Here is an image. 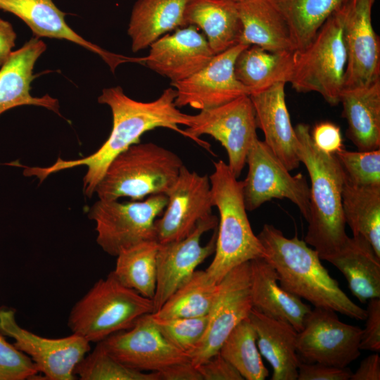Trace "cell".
I'll list each match as a JSON object with an SVG mask.
<instances>
[{"label": "cell", "mask_w": 380, "mask_h": 380, "mask_svg": "<svg viewBox=\"0 0 380 380\" xmlns=\"http://www.w3.org/2000/svg\"><path fill=\"white\" fill-rule=\"evenodd\" d=\"M176 96V90L170 87L157 99L141 102L127 96L119 86L103 89L98 102L110 108L113 127L102 146L92 154L81 158L66 160L58 158L49 167H24V175L37 177L42 182L52 173L84 165L87 170L83 178V191L87 197H91L113 159L130 146L139 143L141 135L147 131L165 127L189 138L179 125L190 127L192 115L178 109L175 104Z\"/></svg>", "instance_id": "1"}, {"label": "cell", "mask_w": 380, "mask_h": 380, "mask_svg": "<svg viewBox=\"0 0 380 380\" xmlns=\"http://www.w3.org/2000/svg\"><path fill=\"white\" fill-rule=\"evenodd\" d=\"M274 268L279 285L317 308L331 309L365 320L366 309L355 304L321 263L317 251L297 236L286 238L272 224H265L257 235Z\"/></svg>", "instance_id": "2"}, {"label": "cell", "mask_w": 380, "mask_h": 380, "mask_svg": "<svg viewBox=\"0 0 380 380\" xmlns=\"http://www.w3.org/2000/svg\"><path fill=\"white\" fill-rule=\"evenodd\" d=\"M298 155L308 172L310 212L304 241L316 250L321 260L336 254L348 238L342 208L345 172L335 154L326 153L312 142L310 127H295Z\"/></svg>", "instance_id": "3"}, {"label": "cell", "mask_w": 380, "mask_h": 380, "mask_svg": "<svg viewBox=\"0 0 380 380\" xmlns=\"http://www.w3.org/2000/svg\"><path fill=\"white\" fill-rule=\"evenodd\" d=\"M213 165L215 170L209 178L213 205L220 219L215 256L205 272L212 282L218 284L234 267L265 258L266 253L248 220L242 181L237 180L224 161Z\"/></svg>", "instance_id": "4"}, {"label": "cell", "mask_w": 380, "mask_h": 380, "mask_svg": "<svg viewBox=\"0 0 380 380\" xmlns=\"http://www.w3.org/2000/svg\"><path fill=\"white\" fill-rule=\"evenodd\" d=\"M183 165L175 153L152 142H139L113 159L95 193L103 201L122 197L138 201L147 196L165 194Z\"/></svg>", "instance_id": "5"}, {"label": "cell", "mask_w": 380, "mask_h": 380, "mask_svg": "<svg viewBox=\"0 0 380 380\" xmlns=\"http://www.w3.org/2000/svg\"><path fill=\"white\" fill-rule=\"evenodd\" d=\"M153 312V300L122 285L112 272L97 281L70 310L68 325L89 343L131 328L141 316Z\"/></svg>", "instance_id": "6"}, {"label": "cell", "mask_w": 380, "mask_h": 380, "mask_svg": "<svg viewBox=\"0 0 380 380\" xmlns=\"http://www.w3.org/2000/svg\"><path fill=\"white\" fill-rule=\"evenodd\" d=\"M342 6L325 21L305 49L295 51L289 82L298 92L319 94L331 106L339 103L344 88L347 55Z\"/></svg>", "instance_id": "7"}, {"label": "cell", "mask_w": 380, "mask_h": 380, "mask_svg": "<svg viewBox=\"0 0 380 380\" xmlns=\"http://www.w3.org/2000/svg\"><path fill=\"white\" fill-rule=\"evenodd\" d=\"M167 202L165 194L124 203L99 199L88 212L96 224L97 243L106 253L116 256L125 248L155 240L154 222Z\"/></svg>", "instance_id": "8"}, {"label": "cell", "mask_w": 380, "mask_h": 380, "mask_svg": "<svg viewBox=\"0 0 380 380\" xmlns=\"http://www.w3.org/2000/svg\"><path fill=\"white\" fill-rule=\"evenodd\" d=\"M254 108L249 96H241L227 103L202 110L192 115V124L185 129L189 139L210 149V144L199 139L208 134L220 142L228 156V166L238 178L254 141L258 139Z\"/></svg>", "instance_id": "9"}, {"label": "cell", "mask_w": 380, "mask_h": 380, "mask_svg": "<svg viewBox=\"0 0 380 380\" xmlns=\"http://www.w3.org/2000/svg\"><path fill=\"white\" fill-rule=\"evenodd\" d=\"M246 163L248 171L242 183L246 210H254L272 198H287L308 220L310 190L301 172L292 175L264 141L258 139L249 149Z\"/></svg>", "instance_id": "10"}, {"label": "cell", "mask_w": 380, "mask_h": 380, "mask_svg": "<svg viewBox=\"0 0 380 380\" xmlns=\"http://www.w3.org/2000/svg\"><path fill=\"white\" fill-rule=\"evenodd\" d=\"M362 331L341 322L334 310L315 307L298 332L297 354L304 362L346 367L360 355Z\"/></svg>", "instance_id": "11"}, {"label": "cell", "mask_w": 380, "mask_h": 380, "mask_svg": "<svg viewBox=\"0 0 380 380\" xmlns=\"http://www.w3.org/2000/svg\"><path fill=\"white\" fill-rule=\"evenodd\" d=\"M0 333L13 338V345L29 356L49 380L75 379L77 365L90 350V343L73 333L49 338L23 329L16 322L15 310L6 306L0 307Z\"/></svg>", "instance_id": "12"}, {"label": "cell", "mask_w": 380, "mask_h": 380, "mask_svg": "<svg viewBox=\"0 0 380 380\" xmlns=\"http://www.w3.org/2000/svg\"><path fill=\"white\" fill-rule=\"evenodd\" d=\"M218 219L216 215L201 220L182 239L159 243L157 279L153 298V312L215 253Z\"/></svg>", "instance_id": "13"}, {"label": "cell", "mask_w": 380, "mask_h": 380, "mask_svg": "<svg viewBox=\"0 0 380 380\" xmlns=\"http://www.w3.org/2000/svg\"><path fill=\"white\" fill-rule=\"evenodd\" d=\"M252 308L248 261L232 269L219 282L216 298L208 315L206 330L189 354L192 364L198 367L219 353L227 336L249 316Z\"/></svg>", "instance_id": "14"}, {"label": "cell", "mask_w": 380, "mask_h": 380, "mask_svg": "<svg viewBox=\"0 0 380 380\" xmlns=\"http://www.w3.org/2000/svg\"><path fill=\"white\" fill-rule=\"evenodd\" d=\"M165 194V210L154 222L155 240L158 243L182 239L201 220L213 215L209 177L190 171L184 165Z\"/></svg>", "instance_id": "15"}, {"label": "cell", "mask_w": 380, "mask_h": 380, "mask_svg": "<svg viewBox=\"0 0 380 380\" xmlns=\"http://www.w3.org/2000/svg\"><path fill=\"white\" fill-rule=\"evenodd\" d=\"M375 0H348L342 6L347 62L344 88L370 84L380 79V39L372 20Z\"/></svg>", "instance_id": "16"}, {"label": "cell", "mask_w": 380, "mask_h": 380, "mask_svg": "<svg viewBox=\"0 0 380 380\" xmlns=\"http://www.w3.org/2000/svg\"><path fill=\"white\" fill-rule=\"evenodd\" d=\"M248 46L239 43L215 54L203 68L187 79L171 83L177 92L175 106H189L202 110L220 106L241 96H250V91L234 74L235 61Z\"/></svg>", "instance_id": "17"}, {"label": "cell", "mask_w": 380, "mask_h": 380, "mask_svg": "<svg viewBox=\"0 0 380 380\" xmlns=\"http://www.w3.org/2000/svg\"><path fill=\"white\" fill-rule=\"evenodd\" d=\"M151 314L139 318L129 329L115 333L100 343L114 358L132 369L158 372L189 361V355L170 344L154 324Z\"/></svg>", "instance_id": "18"}, {"label": "cell", "mask_w": 380, "mask_h": 380, "mask_svg": "<svg viewBox=\"0 0 380 380\" xmlns=\"http://www.w3.org/2000/svg\"><path fill=\"white\" fill-rule=\"evenodd\" d=\"M149 47V53L143 61L150 69L169 78L171 83L191 77L215 55L205 37L194 25L162 36Z\"/></svg>", "instance_id": "19"}, {"label": "cell", "mask_w": 380, "mask_h": 380, "mask_svg": "<svg viewBox=\"0 0 380 380\" xmlns=\"http://www.w3.org/2000/svg\"><path fill=\"white\" fill-rule=\"evenodd\" d=\"M285 82H277L251 94L257 127L265 136L264 142L288 170L298 168V139L285 99Z\"/></svg>", "instance_id": "20"}, {"label": "cell", "mask_w": 380, "mask_h": 380, "mask_svg": "<svg viewBox=\"0 0 380 380\" xmlns=\"http://www.w3.org/2000/svg\"><path fill=\"white\" fill-rule=\"evenodd\" d=\"M46 44L32 37L24 45L13 51L8 61L0 68V115L21 106L44 107L62 117L58 99L45 94L42 97L31 95V84L35 63L46 51Z\"/></svg>", "instance_id": "21"}, {"label": "cell", "mask_w": 380, "mask_h": 380, "mask_svg": "<svg viewBox=\"0 0 380 380\" xmlns=\"http://www.w3.org/2000/svg\"><path fill=\"white\" fill-rule=\"evenodd\" d=\"M0 9L21 19L32 30L33 37L65 39L99 55L113 71L127 58L109 53L86 40L66 23L65 13L53 0H0Z\"/></svg>", "instance_id": "22"}, {"label": "cell", "mask_w": 380, "mask_h": 380, "mask_svg": "<svg viewBox=\"0 0 380 380\" xmlns=\"http://www.w3.org/2000/svg\"><path fill=\"white\" fill-rule=\"evenodd\" d=\"M249 264L253 308L267 317L286 322L300 331L310 307L279 285L274 268L265 258L251 260Z\"/></svg>", "instance_id": "23"}, {"label": "cell", "mask_w": 380, "mask_h": 380, "mask_svg": "<svg viewBox=\"0 0 380 380\" xmlns=\"http://www.w3.org/2000/svg\"><path fill=\"white\" fill-rule=\"evenodd\" d=\"M248 317L256 332L260 353L273 369L271 380H296L300 362L296 351L298 331L289 323L253 308Z\"/></svg>", "instance_id": "24"}, {"label": "cell", "mask_w": 380, "mask_h": 380, "mask_svg": "<svg viewBox=\"0 0 380 380\" xmlns=\"http://www.w3.org/2000/svg\"><path fill=\"white\" fill-rule=\"evenodd\" d=\"M347 137L358 151L380 148V79L369 85L343 89L340 102Z\"/></svg>", "instance_id": "25"}, {"label": "cell", "mask_w": 380, "mask_h": 380, "mask_svg": "<svg viewBox=\"0 0 380 380\" xmlns=\"http://www.w3.org/2000/svg\"><path fill=\"white\" fill-rule=\"evenodd\" d=\"M242 32L240 43L271 52L296 51L289 26L269 0L237 1Z\"/></svg>", "instance_id": "26"}, {"label": "cell", "mask_w": 380, "mask_h": 380, "mask_svg": "<svg viewBox=\"0 0 380 380\" xmlns=\"http://www.w3.org/2000/svg\"><path fill=\"white\" fill-rule=\"evenodd\" d=\"M327 261L343 274L349 289L360 302L380 298V257L362 236H348Z\"/></svg>", "instance_id": "27"}, {"label": "cell", "mask_w": 380, "mask_h": 380, "mask_svg": "<svg viewBox=\"0 0 380 380\" xmlns=\"http://www.w3.org/2000/svg\"><path fill=\"white\" fill-rule=\"evenodd\" d=\"M184 20L185 26L203 31L214 54L240 43L242 26L236 1L189 0Z\"/></svg>", "instance_id": "28"}, {"label": "cell", "mask_w": 380, "mask_h": 380, "mask_svg": "<svg viewBox=\"0 0 380 380\" xmlns=\"http://www.w3.org/2000/svg\"><path fill=\"white\" fill-rule=\"evenodd\" d=\"M189 0H137L128 25L132 50L149 47L164 34L186 27L184 14Z\"/></svg>", "instance_id": "29"}, {"label": "cell", "mask_w": 380, "mask_h": 380, "mask_svg": "<svg viewBox=\"0 0 380 380\" xmlns=\"http://www.w3.org/2000/svg\"><path fill=\"white\" fill-rule=\"evenodd\" d=\"M294 54L295 51L271 52L255 45L248 46L235 61V76L251 94L277 82L287 83L292 73Z\"/></svg>", "instance_id": "30"}, {"label": "cell", "mask_w": 380, "mask_h": 380, "mask_svg": "<svg viewBox=\"0 0 380 380\" xmlns=\"http://www.w3.org/2000/svg\"><path fill=\"white\" fill-rule=\"evenodd\" d=\"M346 224L353 235H361L380 257V186H359L346 176L342 189Z\"/></svg>", "instance_id": "31"}, {"label": "cell", "mask_w": 380, "mask_h": 380, "mask_svg": "<svg viewBox=\"0 0 380 380\" xmlns=\"http://www.w3.org/2000/svg\"><path fill=\"white\" fill-rule=\"evenodd\" d=\"M285 19L296 51L305 49L348 0H269Z\"/></svg>", "instance_id": "32"}, {"label": "cell", "mask_w": 380, "mask_h": 380, "mask_svg": "<svg viewBox=\"0 0 380 380\" xmlns=\"http://www.w3.org/2000/svg\"><path fill=\"white\" fill-rule=\"evenodd\" d=\"M159 243L146 241L122 250L117 255L113 274L125 286L147 298L154 297Z\"/></svg>", "instance_id": "33"}, {"label": "cell", "mask_w": 380, "mask_h": 380, "mask_svg": "<svg viewBox=\"0 0 380 380\" xmlns=\"http://www.w3.org/2000/svg\"><path fill=\"white\" fill-rule=\"evenodd\" d=\"M218 284L210 280L205 270H196L158 310L151 314L161 319L207 315L216 298Z\"/></svg>", "instance_id": "34"}, {"label": "cell", "mask_w": 380, "mask_h": 380, "mask_svg": "<svg viewBox=\"0 0 380 380\" xmlns=\"http://www.w3.org/2000/svg\"><path fill=\"white\" fill-rule=\"evenodd\" d=\"M219 353L246 380H264L269 376L256 342L249 317L240 322L220 348Z\"/></svg>", "instance_id": "35"}, {"label": "cell", "mask_w": 380, "mask_h": 380, "mask_svg": "<svg viewBox=\"0 0 380 380\" xmlns=\"http://www.w3.org/2000/svg\"><path fill=\"white\" fill-rule=\"evenodd\" d=\"M82 380H159L158 372H144L125 365L97 343L77 365L75 375Z\"/></svg>", "instance_id": "36"}, {"label": "cell", "mask_w": 380, "mask_h": 380, "mask_svg": "<svg viewBox=\"0 0 380 380\" xmlns=\"http://www.w3.org/2000/svg\"><path fill=\"white\" fill-rule=\"evenodd\" d=\"M151 316L166 340L188 355L195 349L202 338L208 322V315L201 317L170 319L158 318L152 314Z\"/></svg>", "instance_id": "37"}, {"label": "cell", "mask_w": 380, "mask_h": 380, "mask_svg": "<svg viewBox=\"0 0 380 380\" xmlns=\"http://www.w3.org/2000/svg\"><path fill=\"white\" fill-rule=\"evenodd\" d=\"M335 155L350 182L359 186H380V149L350 151L342 148Z\"/></svg>", "instance_id": "38"}, {"label": "cell", "mask_w": 380, "mask_h": 380, "mask_svg": "<svg viewBox=\"0 0 380 380\" xmlns=\"http://www.w3.org/2000/svg\"><path fill=\"white\" fill-rule=\"evenodd\" d=\"M39 373L29 356L10 344L0 333V380H25Z\"/></svg>", "instance_id": "39"}, {"label": "cell", "mask_w": 380, "mask_h": 380, "mask_svg": "<svg viewBox=\"0 0 380 380\" xmlns=\"http://www.w3.org/2000/svg\"><path fill=\"white\" fill-rule=\"evenodd\" d=\"M365 327L362 331L360 349L378 353L380 350V298L367 301Z\"/></svg>", "instance_id": "40"}, {"label": "cell", "mask_w": 380, "mask_h": 380, "mask_svg": "<svg viewBox=\"0 0 380 380\" xmlns=\"http://www.w3.org/2000/svg\"><path fill=\"white\" fill-rule=\"evenodd\" d=\"M310 135L315 146L326 153L336 154L343 148L340 127L333 122L325 121L317 123Z\"/></svg>", "instance_id": "41"}, {"label": "cell", "mask_w": 380, "mask_h": 380, "mask_svg": "<svg viewBox=\"0 0 380 380\" xmlns=\"http://www.w3.org/2000/svg\"><path fill=\"white\" fill-rule=\"evenodd\" d=\"M351 370L318 362L300 361L298 369V380H350Z\"/></svg>", "instance_id": "42"}, {"label": "cell", "mask_w": 380, "mask_h": 380, "mask_svg": "<svg viewBox=\"0 0 380 380\" xmlns=\"http://www.w3.org/2000/svg\"><path fill=\"white\" fill-rule=\"evenodd\" d=\"M198 369L202 380H243L240 373L219 353L201 363Z\"/></svg>", "instance_id": "43"}, {"label": "cell", "mask_w": 380, "mask_h": 380, "mask_svg": "<svg viewBox=\"0 0 380 380\" xmlns=\"http://www.w3.org/2000/svg\"><path fill=\"white\" fill-rule=\"evenodd\" d=\"M158 373L159 380H202L198 367L191 360L172 365Z\"/></svg>", "instance_id": "44"}, {"label": "cell", "mask_w": 380, "mask_h": 380, "mask_svg": "<svg viewBox=\"0 0 380 380\" xmlns=\"http://www.w3.org/2000/svg\"><path fill=\"white\" fill-rule=\"evenodd\" d=\"M17 34L11 23L0 18V68L11 57Z\"/></svg>", "instance_id": "45"}, {"label": "cell", "mask_w": 380, "mask_h": 380, "mask_svg": "<svg viewBox=\"0 0 380 380\" xmlns=\"http://www.w3.org/2000/svg\"><path fill=\"white\" fill-rule=\"evenodd\" d=\"M380 357L379 354H372L362 360L355 373H352L350 380H379Z\"/></svg>", "instance_id": "46"}, {"label": "cell", "mask_w": 380, "mask_h": 380, "mask_svg": "<svg viewBox=\"0 0 380 380\" xmlns=\"http://www.w3.org/2000/svg\"><path fill=\"white\" fill-rule=\"evenodd\" d=\"M234 1H240V0H234Z\"/></svg>", "instance_id": "47"}]
</instances>
